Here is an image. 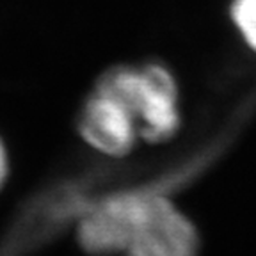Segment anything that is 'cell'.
<instances>
[{
    "mask_svg": "<svg viewBox=\"0 0 256 256\" xmlns=\"http://www.w3.org/2000/svg\"><path fill=\"white\" fill-rule=\"evenodd\" d=\"M230 14L246 44L256 52V0H233Z\"/></svg>",
    "mask_w": 256,
    "mask_h": 256,
    "instance_id": "cell-5",
    "label": "cell"
},
{
    "mask_svg": "<svg viewBox=\"0 0 256 256\" xmlns=\"http://www.w3.org/2000/svg\"><path fill=\"white\" fill-rule=\"evenodd\" d=\"M200 235L169 198L153 194L142 222L123 256H198Z\"/></svg>",
    "mask_w": 256,
    "mask_h": 256,
    "instance_id": "cell-4",
    "label": "cell"
},
{
    "mask_svg": "<svg viewBox=\"0 0 256 256\" xmlns=\"http://www.w3.org/2000/svg\"><path fill=\"white\" fill-rule=\"evenodd\" d=\"M153 200L152 192H123L102 200L82 216L76 228L80 246L94 256L123 254Z\"/></svg>",
    "mask_w": 256,
    "mask_h": 256,
    "instance_id": "cell-2",
    "label": "cell"
},
{
    "mask_svg": "<svg viewBox=\"0 0 256 256\" xmlns=\"http://www.w3.org/2000/svg\"><path fill=\"white\" fill-rule=\"evenodd\" d=\"M82 139L102 155L124 156L140 137L134 112L120 96L96 84L78 116Z\"/></svg>",
    "mask_w": 256,
    "mask_h": 256,
    "instance_id": "cell-3",
    "label": "cell"
},
{
    "mask_svg": "<svg viewBox=\"0 0 256 256\" xmlns=\"http://www.w3.org/2000/svg\"><path fill=\"white\" fill-rule=\"evenodd\" d=\"M98 84L120 96L134 112L140 139L166 142L180 130L178 86L172 73L162 64L118 66L104 73Z\"/></svg>",
    "mask_w": 256,
    "mask_h": 256,
    "instance_id": "cell-1",
    "label": "cell"
},
{
    "mask_svg": "<svg viewBox=\"0 0 256 256\" xmlns=\"http://www.w3.org/2000/svg\"><path fill=\"white\" fill-rule=\"evenodd\" d=\"M8 174H9V156H8V150H6L4 142L0 139V188L6 184Z\"/></svg>",
    "mask_w": 256,
    "mask_h": 256,
    "instance_id": "cell-6",
    "label": "cell"
}]
</instances>
